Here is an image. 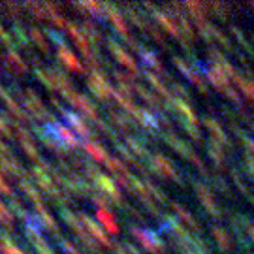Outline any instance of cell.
Here are the masks:
<instances>
[{
    "instance_id": "obj_1",
    "label": "cell",
    "mask_w": 254,
    "mask_h": 254,
    "mask_svg": "<svg viewBox=\"0 0 254 254\" xmlns=\"http://www.w3.org/2000/svg\"><path fill=\"white\" fill-rule=\"evenodd\" d=\"M215 236H218V239H220V245L224 247V249H228L230 247V243H228V237L224 232H220V230H215Z\"/></svg>"
},
{
    "instance_id": "obj_2",
    "label": "cell",
    "mask_w": 254,
    "mask_h": 254,
    "mask_svg": "<svg viewBox=\"0 0 254 254\" xmlns=\"http://www.w3.org/2000/svg\"><path fill=\"white\" fill-rule=\"evenodd\" d=\"M253 236H254V228H253Z\"/></svg>"
}]
</instances>
